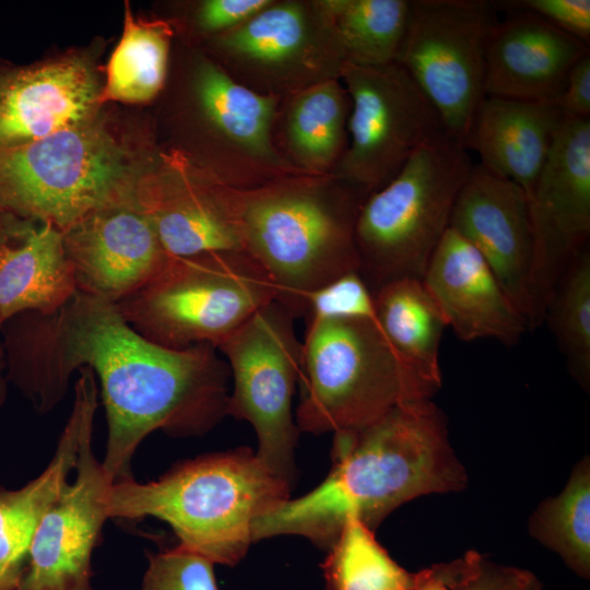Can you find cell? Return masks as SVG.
<instances>
[{
	"instance_id": "1",
	"label": "cell",
	"mask_w": 590,
	"mask_h": 590,
	"mask_svg": "<svg viewBox=\"0 0 590 590\" xmlns=\"http://www.w3.org/2000/svg\"><path fill=\"white\" fill-rule=\"evenodd\" d=\"M5 373L37 413L67 393L74 370L101 384L107 420L105 474L132 477L130 463L154 430L202 435L225 415L231 371L210 344L158 345L135 331L115 303L78 291L51 312L26 311L0 327Z\"/></svg>"
},
{
	"instance_id": "2",
	"label": "cell",
	"mask_w": 590,
	"mask_h": 590,
	"mask_svg": "<svg viewBox=\"0 0 590 590\" xmlns=\"http://www.w3.org/2000/svg\"><path fill=\"white\" fill-rule=\"evenodd\" d=\"M332 453L324 481L259 518L253 542L300 535L328 551L349 517L374 530L402 504L465 482L430 399L401 403L364 428L335 433Z\"/></svg>"
},
{
	"instance_id": "3",
	"label": "cell",
	"mask_w": 590,
	"mask_h": 590,
	"mask_svg": "<svg viewBox=\"0 0 590 590\" xmlns=\"http://www.w3.org/2000/svg\"><path fill=\"white\" fill-rule=\"evenodd\" d=\"M290 489L256 453L238 448L185 461L155 481L113 482L104 502L108 518H157L182 545L234 566L253 542L255 522L288 499Z\"/></svg>"
},
{
	"instance_id": "4",
	"label": "cell",
	"mask_w": 590,
	"mask_h": 590,
	"mask_svg": "<svg viewBox=\"0 0 590 590\" xmlns=\"http://www.w3.org/2000/svg\"><path fill=\"white\" fill-rule=\"evenodd\" d=\"M366 197L344 181L239 192L244 251L267 273L276 300L296 317L303 316L310 292L359 272L355 223Z\"/></svg>"
},
{
	"instance_id": "5",
	"label": "cell",
	"mask_w": 590,
	"mask_h": 590,
	"mask_svg": "<svg viewBox=\"0 0 590 590\" xmlns=\"http://www.w3.org/2000/svg\"><path fill=\"white\" fill-rule=\"evenodd\" d=\"M146 173L95 116L45 138L0 148V212L62 233L90 213L135 201Z\"/></svg>"
},
{
	"instance_id": "6",
	"label": "cell",
	"mask_w": 590,
	"mask_h": 590,
	"mask_svg": "<svg viewBox=\"0 0 590 590\" xmlns=\"http://www.w3.org/2000/svg\"><path fill=\"white\" fill-rule=\"evenodd\" d=\"M296 425L315 435L357 430L430 396L376 319L306 320Z\"/></svg>"
},
{
	"instance_id": "7",
	"label": "cell",
	"mask_w": 590,
	"mask_h": 590,
	"mask_svg": "<svg viewBox=\"0 0 590 590\" xmlns=\"http://www.w3.org/2000/svg\"><path fill=\"white\" fill-rule=\"evenodd\" d=\"M473 164L445 132L426 142L384 187L363 201L355 223L359 273L371 292L397 279H422L449 228Z\"/></svg>"
},
{
	"instance_id": "8",
	"label": "cell",
	"mask_w": 590,
	"mask_h": 590,
	"mask_svg": "<svg viewBox=\"0 0 590 590\" xmlns=\"http://www.w3.org/2000/svg\"><path fill=\"white\" fill-rule=\"evenodd\" d=\"M276 299L263 269L245 251L170 257L148 283L116 303L148 340L173 350L215 349Z\"/></svg>"
},
{
	"instance_id": "9",
	"label": "cell",
	"mask_w": 590,
	"mask_h": 590,
	"mask_svg": "<svg viewBox=\"0 0 590 590\" xmlns=\"http://www.w3.org/2000/svg\"><path fill=\"white\" fill-rule=\"evenodd\" d=\"M294 312L274 299L255 312L217 347L233 377L227 415L256 430V455L280 479L292 484L298 427L292 399L298 382L302 349Z\"/></svg>"
},
{
	"instance_id": "10",
	"label": "cell",
	"mask_w": 590,
	"mask_h": 590,
	"mask_svg": "<svg viewBox=\"0 0 590 590\" xmlns=\"http://www.w3.org/2000/svg\"><path fill=\"white\" fill-rule=\"evenodd\" d=\"M496 24L488 1H410L396 62L434 107L445 130L463 144L485 97L486 50Z\"/></svg>"
},
{
	"instance_id": "11",
	"label": "cell",
	"mask_w": 590,
	"mask_h": 590,
	"mask_svg": "<svg viewBox=\"0 0 590 590\" xmlns=\"http://www.w3.org/2000/svg\"><path fill=\"white\" fill-rule=\"evenodd\" d=\"M340 76L351 113L350 144L337 164V178L368 196L389 182L417 149L447 131L398 62L381 67L346 62Z\"/></svg>"
},
{
	"instance_id": "12",
	"label": "cell",
	"mask_w": 590,
	"mask_h": 590,
	"mask_svg": "<svg viewBox=\"0 0 590 590\" xmlns=\"http://www.w3.org/2000/svg\"><path fill=\"white\" fill-rule=\"evenodd\" d=\"M533 233L530 329L544 320L555 284L588 246L590 118H564L528 198Z\"/></svg>"
},
{
	"instance_id": "13",
	"label": "cell",
	"mask_w": 590,
	"mask_h": 590,
	"mask_svg": "<svg viewBox=\"0 0 590 590\" xmlns=\"http://www.w3.org/2000/svg\"><path fill=\"white\" fill-rule=\"evenodd\" d=\"M80 446L76 477L43 516L32 541L20 590H94L92 554L108 519L105 494L113 483L92 448Z\"/></svg>"
},
{
	"instance_id": "14",
	"label": "cell",
	"mask_w": 590,
	"mask_h": 590,
	"mask_svg": "<svg viewBox=\"0 0 590 590\" xmlns=\"http://www.w3.org/2000/svg\"><path fill=\"white\" fill-rule=\"evenodd\" d=\"M449 227L484 258L530 329L534 245L526 192L481 164L473 165Z\"/></svg>"
},
{
	"instance_id": "15",
	"label": "cell",
	"mask_w": 590,
	"mask_h": 590,
	"mask_svg": "<svg viewBox=\"0 0 590 590\" xmlns=\"http://www.w3.org/2000/svg\"><path fill=\"white\" fill-rule=\"evenodd\" d=\"M63 244L76 290L115 304L170 258L137 200L90 213L63 232Z\"/></svg>"
},
{
	"instance_id": "16",
	"label": "cell",
	"mask_w": 590,
	"mask_h": 590,
	"mask_svg": "<svg viewBox=\"0 0 590 590\" xmlns=\"http://www.w3.org/2000/svg\"><path fill=\"white\" fill-rule=\"evenodd\" d=\"M99 93L91 63L78 56L0 69V148L28 143L90 120Z\"/></svg>"
},
{
	"instance_id": "17",
	"label": "cell",
	"mask_w": 590,
	"mask_h": 590,
	"mask_svg": "<svg viewBox=\"0 0 590 590\" xmlns=\"http://www.w3.org/2000/svg\"><path fill=\"white\" fill-rule=\"evenodd\" d=\"M422 281L447 327L462 341L488 338L510 346L528 329L484 258L450 227L433 252Z\"/></svg>"
},
{
	"instance_id": "18",
	"label": "cell",
	"mask_w": 590,
	"mask_h": 590,
	"mask_svg": "<svg viewBox=\"0 0 590 590\" xmlns=\"http://www.w3.org/2000/svg\"><path fill=\"white\" fill-rule=\"evenodd\" d=\"M510 9L488 40L485 96L555 102L588 45L532 12Z\"/></svg>"
},
{
	"instance_id": "19",
	"label": "cell",
	"mask_w": 590,
	"mask_h": 590,
	"mask_svg": "<svg viewBox=\"0 0 590 590\" xmlns=\"http://www.w3.org/2000/svg\"><path fill=\"white\" fill-rule=\"evenodd\" d=\"M79 373L72 410L47 468L20 488L0 487V590H20L35 531L68 484L81 442L93 429L96 377L87 367Z\"/></svg>"
},
{
	"instance_id": "20",
	"label": "cell",
	"mask_w": 590,
	"mask_h": 590,
	"mask_svg": "<svg viewBox=\"0 0 590 590\" xmlns=\"http://www.w3.org/2000/svg\"><path fill=\"white\" fill-rule=\"evenodd\" d=\"M135 199L169 257L244 251L239 192L192 178L146 173Z\"/></svg>"
},
{
	"instance_id": "21",
	"label": "cell",
	"mask_w": 590,
	"mask_h": 590,
	"mask_svg": "<svg viewBox=\"0 0 590 590\" xmlns=\"http://www.w3.org/2000/svg\"><path fill=\"white\" fill-rule=\"evenodd\" d=\"M225 54L243 66L272 76L319 70L320 61L340 71L346 63L332 22L321 2H271L220 37ZM341 74V73H340Z\"/></svg>"
},
{
	"instance_id": "22",
	"label": "cell",
	"mask_w": 590,
	"mask_h": 590,
	"mask_svg": "<svg viewBox=\"0 0 590 590\" xmlns=\"http://www.w3.org/2000/svg\"><path fill=\"white\" fill-rule=\"evenodd\" d=\"M75 292L63 233L47 222L0 212V327L22 312H51Z\"/></svg>"
},
{
	"instance_id": "23",
	"label": "cell",
	"mask_w": 590,
	"mask_h": 590,
	"mask_svg": "<svg viewBox=\"0 0 590 590\" xmlns=\"http://www.w3.org/2000/svg\"><path fill=\"white\" fill-rule=\"evenodd\" d=\"M564 116L555 102L485 96L464 146L481 165L531 194Z\"/></svg>"
},
{
	"instance_id": "24",
	"label": "cell",
	"mask_w": 590,
	"mask_h": 590,
	"mask_svg": "<svg viewBox=\"0 0 590 590\" xmlns=\"http://www.w3.org/2000/svg\"><path fill=\"white\" fill-rule=\"evenodd\" d=\"M376 321L387 341L432 396L441 384L439 345L446 320L422 279L389 281L374 292Z\"/></svg>"
},
{
	"instance_id": "25",
	"label": "cell",
	"mask_w": 590,
	"mask_h": 590,
	"mask_svg": "<svg viewBox=\"0 0 590 590\" xmlns=\"http://www.w3.org/2000/svg\"><path fill=\"white\" fill-rule=\"evenodd\" d=\"M194 90L209 120L228 142L252 157H275L271 128L275 98L237 83L211 61H202L196 72Z\"/></svg>"
},
{
	"instance_id": "26",
	"label": "cell",
	"mask_w": 590,
	"mask_h": 590,
	"mask_svg": "<svg viewBox=\"0 0 590 590\" xmlns=\"http://www.w3.org/2000/svg\"><path fill=\"white\" fill-rule=\"evenodd\" d=\"M170 30L161 21L135 19L126 3L122 36L113 51L98 103H145L163 87Z\"/></svg>"
},
{
	"instance_id": "27",
	"label": "cell",
	"mask_w": 590,
	"mask_h": 590,
	"mask_svg": "<svg viewBox=\"0 0 590 590\" xmlns=\"http://www.w3.org/2000/svg\"><path fill=\"white\" fill-rule=\"evenodd\" d=\"M320 2L331 19L347 63L381 67L396 62L408 26L410 1Z\"/></svg>"
},
{
	"instance_id": "28",
	"label": "cell",
	"mask_w": 590,
	"mask_h": 590,
	"mask_svg": "<svg viewBox=\"0 0 590 590\" xmlns=\"http://www.w3.org/2000/svg\"><path fill=\"white\" fill-rule=\"evenodd\" d=\"M347 96L337 79H327L306 86L292 102L287 140L305 167L328 168L345 152Z\"/></svg>"
},
{
	"instance_id": "29",
	"label": "cell",
	"mask_w": 590,
	"mask_h": 590,
	"mask_svg": "<svg viewBox=\"0 0 590 590\" xmlns=\"http://www.w3.org/2000/svg\"><path fill=\"white\" fill-rule=\"evenodd\" d=\"M322 569L328 590H413L418 578L397 564L356 517L344 522Z\"/></svg>"
},
{
	"instance_id": "30",
	"label": "cell",
	"mask_w": 590,
	"mask_h": 590,
	"mask_svg": "<svg viewBox=\"0 0 590 590\" xmlns=\"http://www.w3.org/2000/svg\"><path fill=\"white\" fill-rule=\"evenodd\" d=\"M530 533L554 551L576 575H590V469L576 465L564 489L533 512Z\"/></svg>"
},
{
	"instance_id": "31",
	"label": "cell",
	"mask_w": 590,
	"mask_h": 590,
	"mask_svg": "<svg viewBox=\"0 0 590 590\" xmlns=\"http://www.w3.org/2000/svg\"><path fill=\"white\" fill-rule=\"evenodd\" d=\"M566 357L568 369L583 387L590 381V251L576 255L558 279L544 311Z\"/></svg>"
},
{
	"instance_id": "32",
	"label": "cell",
	"mask_w": 590,
	"mask_h": 590,
	"mask_svg": "<svg viewBox=\"0 0 590 590\" xmlns=\"http://www.w3.org/2000/svg\"><path fill=\"white\" fill-rule=\"evenodd\" d=\"M214 563L179 543L149 556L141 590H219Z\"/></svg>"
},
{
	"instance_id": "33",
	"label": "cell",
	"mask_w": 590,
	"mask_h": 590,
	"mask_svg": "<svg viewBox=\"0 0 590 590\" xmlns=\"http://www.w3.org/2000/svg\"><path fill=\"white\" fill-rule=\"evenodd\" d=\"M303 316L311 319H376L374 294L358 271L345 273L310 292Z\"/></svg>"
},
{
	"instance_id": "34",
	"label": "cell",
	"mask_w": 590,
	"mask_h": 590,
	"mask_svg": "<svg viewBox=\"0 0 590 590\" xmlns=\"http://www.w3.org/2000/svg\"><path fill=\"white\" fill-rule=\"evenodd\" d=\"M462 590H542L530 573L485 562L475 553L458 559Z\"/></svg>"
},
{
	"instance_id": "35",
	"label": "cell",
	"mask_w": 590,
	"mask_h": 590,
	"mask_svg": "<svg viewBox=\"0 0 590 590\" xmlns=\"http://www.w3.org/2000/svg\"><path fill=\"white\" fill-rule=\"evenodd\" d=\"M505 3L508 8L532 12L586 45L589 43V0H521Z\"/></svg>"
},
{
	"instance_id": "36",
	"label": "cell",
	"mask_w": 590,
	"mask_h": 590,
	"mask_svg": "<svg viewBox=\"0 0 590 590\" xmlns=\"http://www.w3.org/2000/svg\"><path fill=\"white\" fill-rule=\"evenodd\" d=\"M270 0H206L198 12V25L205 32L231 31L268 7Z\"/></svg>"
},
{
	"instance_id": "37",
	"label": "cell",
	"mask_w": 590,
	"mask_h": 590,
	"mask_svg": "<svg viewBox=\"0 0 590 590\" xmlns=\"http://www.w3.org/2000/svg\"><path fill=\"white\" fill-rule=\"evenodd\" d=\"M564 118H590V55L570 69L565 88L555 101Z\"/></svg>"
},
{
	"instance_id": "38",
	"label": "cell",
	"mask_w": 590,
	"mask_h": 590,
	"mask_svg": "<svg viewBox=\"0 0 590 590\" xmlns=\"http://www.w3.org/2000/svg\"><path fill=\"white\" fill-rule=\"evenodd\" d=\"M413 590H462L457 560L418 571Z\"/></svg>"
},
{
	"instance_id": "39",
	"label": "cell",
	"mask_w": 590,
	"mask_h": 590,
	"mask_svg": "<svg viewBox=\"0 0 590 590\" xmlns=\"http://www.w3.org/2000/svg\"><path fill=\"white\" fill-rule=\"evenodd\" d=\"M8 379L5 373V356L0 333V409L4 405L8 397Z\"/></svg>"
}]
</instances>
